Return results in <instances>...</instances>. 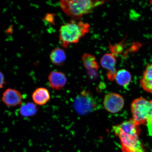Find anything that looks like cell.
<instances>
[{
    "instance_id": "cell-1",
    "label": "cell",
    "mask_w": 152,
    "mask_h": 152,
    "mask_svg": "<svg viewBox=\"0 0 152 152\" xmlns=\"http://www.w3.org/2000/svg\"><path fill=\"white\" fill-rule=\"evenodd\" d=\"M113 129L120 140L122 152H147L139 137L141 129L132 119L115 125Z\"/></svg>"
},
{
    "instance_id": "cell-4",
    "label": "cell",
    "mask_w": 152,
    "mask_h": 152,
    "mask_svg": "<svg viewBox=\"0 0 152 152\" xmlns=\"http://www.w3.org/2000/svg\"><path fill=\"white\" fill-rule=\"evenodd\" d=\"M132 120L138 126L147 125L152 116V100L144 98L135 99L131 105Z\"/></svg>"
},
{
    "instance_id": "cell-5",
    "label": "cell",
    "mask_w": 152,
    "mask_h": 152,
    "mask_svg": "<svg viewBox=\"0 0 152 152\" xmlns=\"http://www.w3.org/2000/svg\"><path fill=\"white\" fill-rule=\"evenodd\" d=\"M73 107L79 115H84L96 110L97 104L90 92L83 90L76 97L73 102Z\"/></svg>"
},
{
    "instance_id": "cell-11",
    "label": "cell",
    "mask_w": 152,
    "mask_h": 152,
    "mask_svg": "<svg viewBox=\"0 0 152 152\" xmlns=\"http://www.w3.org/2000/svg\"><path fill=\"white\" fill-rule=\"evenodd\" d=\"M140 85L146 92L152 94V64H148L144 70Z\"/></svg>"
},
{
    "instance_id": "cell-10",
    "label": "cell",
    "mask_w": 152,
    "mask_h": 152,
    "mask_svg": "<svg viewBox=\"0 0 152 152\" xmlns=\"http://www.w3.org/2000/svg\"><path fill=\"white\" fill-rule=\"evenodd\" d=\"M32 98L36 105L43 106L50 100V94L47 88L43 87H39L34 91L32 94Z\"/></svg>"
},
{
    "instance_id": "cell-16",
    "label": "cell",
    "mask_w": 152,
    "mask_h": 152,
    "mask_svg": "<svg viewBox=\"0 0 152 152\" xmlns=\"http://www.w3.org/2000/svg\"><path fill=\"white\" fill-rule=\"evenodd\" d=\"M110 50L113 56H115L119 54L122 50L123 45L120 44L114 45H110Z\"/></svg>"
},
{
    "instance_id": "cell-8",
    "label": "cell",
    "mask_w": 152,
    "mask_h": 152,
    "mask_svg": "<svg viewBox=\"0 0 152 152\" xmlns=\"http://www.w3.org/2000/svg\"><path fill=\"white\" fill-rule=\"evenodd\" d=\"M102 67L107 71V77L109 80H115L117 71L115 66L116 60L115 56L111 53H106L102 56L100 61Z\"/></svg>"
},
{
    "instance_id": "cell-18",
    "label": "cell",
    "mask_w": 152,
    "mask_h": 152,
    "mask_svg": "<svg viewBox=\"0 0 152 152\" xmlns=\"http://www.w3.org/2000/svg\"><path fill=\"white\" fill-rule=\"evenodd\" d=\"M147 125L149 134L150 136H152V116L148 121Z\"/></svg>"
},
{
    "instance_id": "cell-17",
    "label": "cell",
    "mask_w": 152,
    "mask_h": 152,
    "mask_svg": "<svg viewBox=\"0 0 152 152\" xmlns=\"http://www.w3.org/2000/svg\"><path fill=\"white\" fill-rule=\"evenodd\" d=\"M6 84L4 75L0 71V89L2 88Z\"/></svg>"
},
{
    "instance_id": "cell-14",
    "label": "cell",
    "mask_w": 152,
    "mask_h": 152,
    "mask_svg": "<svg viewBox=\"0 0 152 152\" xmlns=\"http://www.w3.org/2000/svg\"><path fill=\"white\" fill-rule=\"evenodd\" d=\"M37 105L33 102H28L20 105L19 113L24 117H30L36 115L37 111Z\"/></svg>"
},
{
    "instance_id": "cell-13",
    "label": "cell",
    "mask_w": 152,
    "mask_h": 152,
    "mask_svg": "<svg viewBox=\"0 0 152 152\" xmlns=\"http://www.w3.org/2000/svg\"><path fill=\"white\" fill-rule=\"evenodd\" d=\"M118 84L124 87L128 86L132 80V76L128 71L123 69L117 72L115 79Z\"/></svg>"
},
{
    "instance_id": "cell-7",
    "label": "cell",
    "mask_w": 152,
    "mask_h": 152,
    "mask_svg": "<svg viewBox=\"0 0 152 152\" xmlns=\"http://www.w3.org/2000/svg\"><path fill=\"white\" fill-rule=\"evenodd\" d=\"M1 99L6 106L9 107H15L21 105L23 96L20 91L9 88L3 92Z\"/></svg>"
},
{
    "instance_id": "cell-15",
    "label": "cell",
    "mask_w": 152,
    "mask_h": 152,
    "mask_svg": "<svg viewBox=\"0 0 152 152\" xmlns=\"http://www.w3.org/2000/svg\"><path fill=\"white\" fill-rule=\"evenodd\" d=\"M82 60L83 66L86 69L98 71L99 66L96 61V57L94 55L88 53H85L82 57Z\"/></svg>"
},
{
    "instance_id": "cell-9",
    "label": "cell",
    "mask_w": 152,
    "mask_h": 152,
    "mask_svg": "<svg viewBox=\"0 0 152 152\" xmlns=\"http://www.w3.org/2000/svg\"><path fill=\"white\" fill-rule=\"evenodd\" d=\"M48 80L49 85L53 90H60L65 86L66 78L63 72L53 71L49 74Z\"/></svg>"
},
{
    "instance_id": "cell-6",
    "label": "cell",
    "mask_w": 152,
    "mask_h": 152,
    "mask_svg": "<svg viewBox=\"0 0 152 152\" xmlns=\"http://www.w3.org/2000/svg\"><path fill=\"white\" fill-rule=\"evenodd\" d=\"M104 109L109 113H118L124 105V100L121 95L116 93H110L105 95L103 100Z\"/></svg>"
},
{
    "instance_id": "cell-12",
    "label": "cell",
    "mask_w": 152,
    "mask_h": 152,
    "mask_svg": "<svg viewBox=\"0 0 152 152\" xmlns=\"http://www.w3.org/2000/svg\"><path fill=\"white\" fill-rule=\"evenodd\" d=\"M49 58L51 62L54 65L61 66L66 60V53L62 49L55 48L50 53Z\"/></svg>"
},
{
    "instance_id": "cell-2",
    "label": "cell",
    "mask_w": 152,
    "mask_h": 152,
    "mask_svg": "<svg viewBox=\"0 0 152 152\" xmlns=\"http://www.w3.org/2000/svg\"><path fill=\"white\" fill-rule=\"evenodd\" d=\"M106 1L93 0H62L60 8L66 15L73 19L80 20L84 15L92 12L96 7L103 4Z\"/></svg>"
},
{
    "instance_id": "cell-3",
    "label": "cell",
    "mask_w": 152,
    "mask_h": 152,
    "mask_svg": "<svg viewBox=\"0 0 152 152\" xmlns=\"http://www.w3.org/2000/svg\"><path fill=\"white\" fill-rule=\"evenodd\" d=\"M90 27L88 23L73 20L63 25L59 30V38L62 46L66 48L72 44L78 42L89 33Z\"/></svg>"
}]
</instances>
